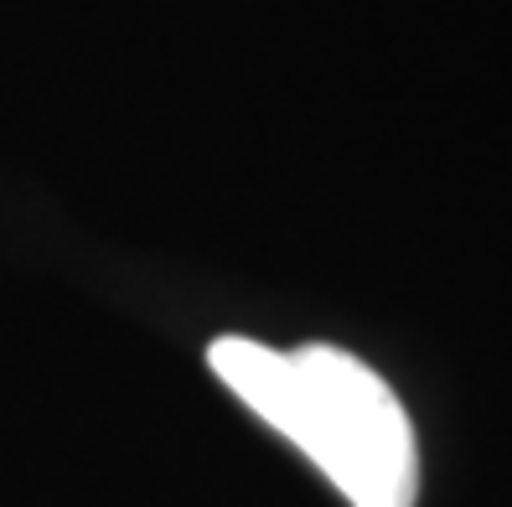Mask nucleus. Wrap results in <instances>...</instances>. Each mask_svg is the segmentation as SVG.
Masks as SVG:
<instances>
[{
	"instance_id": "obj_1",
	"label": "nucleus",
	"mask_w": 512,
	"mask_h": 507,
	"mask_svg": "<svg viewBox=\"0 0 512 507\" xmlns=\"http://www.w3.org/2000/svg\"><path fill=\"white\" fill-rule=\"evenodd\" d=\"M213 368L269 430L300 445L352 507H414L419 451L399 394L342 347L275 352L254 337H218Z\"/></svg>"
}]
</instances>
